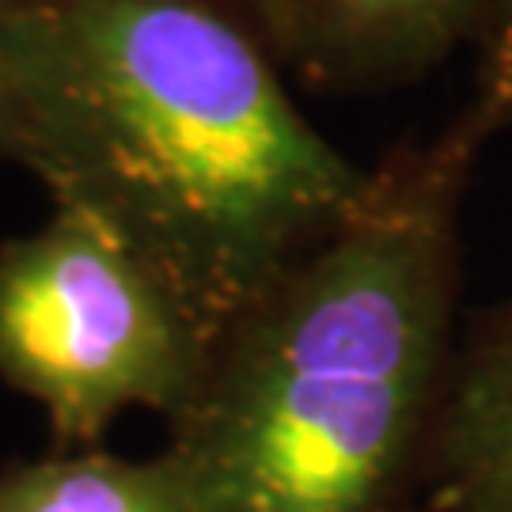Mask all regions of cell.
Segmentation results:
<instances>
[{
	"mask_svg": "<svg viewBox=\"0 0 512 512\" xmlns=\"http://www.w3.org/2000/svg\"><path fill=\"white\" fill-rule=\"evenodd\" d=\"M0 46L27 171L145 258L209 346L372 183L220 0H0Z\"/></svg>",
	"mask_w": 512,
	"mask_h": 512,
	"instance_id": "6da1fadb",
	"label": "cell"
},
{
	"mask_svg": "<svg viewBox=\"0 0 512 512\" xmlns=\"http://www.w3.org/2000/svg\"><path fill=\"white\" fill-rule=\"evenodd\" d=\"M471 107L391 152L365 198L217 338L160 448L190 512H418L456 342Z\"/></svg>",
	"mask_w": 512,
	"mask_h": 512,
	"instance_id": "7a4b0ae2",
	"label": "cell"
},
{
	"mask_svg": "<svg viewBox=\"0 0 512 512\" xmlns=\"http://www.w3.org/2000/svg\"><path fill=\"white\" fill-rule=\"evenodd\" d=\"M209 353L164 277L73 205L0 243V384L46 414L57 448H99L129 410L171 421Z\"/></svg>",
	"mask_w": 512,
	"mask_h": 512,
	"instance_id": "3957f363",
	"label": "cell"
},
{
	"mask_svg": "<svg viewBox=\"0 0 512 512\" xmlns=\"http://www.w3.org/2000/svg\"><path fill=\"white\" fill-rule=\"evenodd\" d=\"M497 0H251L281 69L323 92H387L478 42Z\"/></svg>",
	"mask_w": 512,
	"mask_h": 512,
	"instance_id": "277c9868",
	"label": "cell"
},
{
	"mask_svg": "<svg viewBox=\"0 0 512 512\" xmlns=\"http://www.w3.org/2000/svg\"><path fill=\"white\" fill-rule=\"evenodd\" d=\"M418 512H512V296L478 311L452 342Z\"/></svg>",
	"mask_w": 512,
	"mask_h": 512,
	"instance_id": "5b68a950",
	"label": "cell"
},
{
	"mask_svg": "<svg viewBox=\"0 0 512 512\" xmlns=\"http://www.w3.org/2000/svg\"><path fill=\"white\" fill-rule=\"evenodd\" d=\"M0 512H190V501L164 452L129 459L57 448L0 467Z\"/></svg>",
	"mask_w": 512,
	"mask_h": 512,
	"instance_id": "8992f818",
	"label": "cell"
},
{
	"mask_svg": "<svg viewBox=\"0 0 512 512\" xmlns=\"http://www.w3.org/2000/svg\"><path fill=\"white\" fill-rule=\"evenodd\" d=\"M475 107L494 133L512 129V0H497L478 35Z\"/></svg>",
	"mask_w": 512,
	"mask_h": 512,
	"instance_id": "52a82bcc",
	"label": "cell"
},
{
	"mask_svg": "<svg viewBox=\"0 0 512 512\" xmlns=\"http://www.w3.org/2000/svg\"><path fill=\"white\" fill-rule=\"evenodd\" d=\"M0 156L27 167V129H23V118H19L12 76H8V61H4V46H0Z\"/></svg>",
	"mask_w": 512,
	"mask_h": 512,
	"instance_id": "ba28073f",
	"label": "cell"
},
{
	"mask_svg": "<svg viewBox=\"0 0 512 512\" xmlns=\"http://www.w3.org/2000/svg\"><path fill=\"white\" fill-rule=\"evenodd\" d=\"M220 4H228V8H236V12L247 16V4H251V0H220Z\"/></svg>",
	"mask_w": 512,
	"mask_h": 512,
	"instance_id": "9c48e42d",
	"label": "cell"
}]
</instances>
